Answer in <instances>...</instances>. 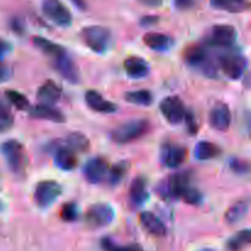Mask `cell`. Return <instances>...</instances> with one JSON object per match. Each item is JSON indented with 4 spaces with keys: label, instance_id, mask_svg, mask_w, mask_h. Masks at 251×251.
Returning a JSON list of instances; mask_svg holds the SVG:
<instances>
[{
    "label": "cell",
    "instance_id": "obj_33",
    "mask_svg": "<svg viewBox=\"0 0 251 251\" xmlns=\"http://www.w3.org/2000/svg\"><path fill=\"white\" fill-rule=\"evenodd\" d=\"M5 97H6V100H9L10 104L16 107V109L26 110L29 108V102L26 98V96L17 92V91H14V90L5 91Z\"/></svg>",
    "mask_w": 251,
    "mask_h": 251
},
{
    "label": "cell",
    "instance_id": "obj_6",
    "mask_svg": "<svg viewBox=\"0 0 251 251\" xmlns=\"http://www.w3.org/2000/svg\"><path fill=\"white\" fill-rule=\"evenodd\" d=\"M42 12L49 21L59 27H69L73 22L70 10L61 2V0H43Z\"/></svg>",
    "mask_w": 251,
    "mask_h": 251
},
{
    "label": "cell",
    "instance_id": "obj_16",
    "mask_svg": "<svg viewBox=\"0 0 251 251\" xmlns=\"http://www.w3.org/2000/svg\"><path fill=\"white\" fill-rule=\"evenodd\" d=\"M85 100L88 107L97 113H103V114H110V113L117 112V104L112 103L110 100H105L100 92L95 90H90L86 92Z\"/></svg>",
    "mask_w": 251,
    "mask_h": 251
},
{
    "label": "cell",
    "instance_id": "obj_41",
    "mask_svg": "<svg viewBox=\"0 0 251 251\" xmlns=\"http://www.w3.org/2000/svg\"><path fill=\"white\" fill-rule=\"evenodd\" d=\"M159 17L158 16H144L140 21V24L145 27H150V26H153L158 22Z\"/></svg>",
    "mask_w": 251,
    "mask_h": 251
},
{
    "label": "cell",
    "instance_id": "obj_37",
    "mask_svg": "<svg viewBox=\"0 0 251 251\" xmlns=\"http://www.w3.org/2000/svg\"><path fill=\"white\" fill-rule=\"evenodd\" d=\"M229 166L232 171H234L238 174H245L249 172V164L245 161L239 158H234L229 162Z\"/></svg>",
    "mask_w": 251,
    "mask_h": 251
},
{
    "label": "cell",
    "instance_id": "obj_14",
    "mask_svg": "<svg viewBox=\"0 0 251 251\" xmlns=\"http://www.w3.org/2000/svg\"><path fill=\"white\" fill-rule=\"evenodd\" d=\"M108 163L102 157L90 159L83 167V176L90 184H100L108 176Z\"/></svg>",
    "mask_w": 251,
    "mask_h": 251
},
{
    "label": "cell",
    "instance_id": "obj_7",
    "mask_svg": "<svg viewBox=\"0 0 251 251\" xmlns=\"http://www.w3.org/2000/svg\"><path fill=\"white\" fill-rule=\"evenodd\" d=\"M115 217L113 207L108 203H95L87 210L85 215L86 225L91 228H103L109 226Z\"/></svg>",
    "mask_w": 251,
    "mask_h": 251
},
{
    "label": "cell",
    "instance_id": "obj_11",
    "mask_svg": "<svg viewBox=\"0 0 251 251\" xmlns=\"http://www.w3.org/2000/svg\"><path fill=\"white\" fill-rule=\"evenodd\" d=\"M184 59L193 68H199L207 75L212 76L216 74V69L211 68L208 61V51L202 44H194L189 47L184 53Z\"/></svg>",
    "mask_w": 251,
    "mask_h": 251
},
{
    "label": "cell",
    "instance_id": "obj_45",
    "mask_svg": "<svg viewBox=\"0 0 251 251\" xmlns=\"http://www.w3.org/2000/svg\"><path fill=\"white\" fill-rule=\"evenodd\" d=\"M200 251H216V250H213V249H210V248H205V249H201Z\"/></svg>",
    "mask_w": 251,
    "mask_h": 251
},
{
    "label": "cell",
    "instance_id": "obj_38",
    "mask_svg": "<svg viewBox=\"0 0 251 251\" xmlns=\"http://www.w3.org/2000/svg\"><path fill=\"white\" fill-rule=\"evenodd\" d=\"M184 122H185L186 124V127H188L189 132L190 134H196L198 132V123H196V119H195V115L193 114L191 112H188L186 110V114H185V118H184Z\"/></svg>",
    "mask_w": 251,
    "mask_h": 251
},
{
    "label": "cell",
    "instance_id": "obj_4",
    "mask_svg": "<svg viewBox=\"0 0 251 251\" xmlns=\"http://www.w3.org/2000/svg\"><path fill=\"white\" fill-rule=\"evenodd\" d=\"M190 186V174L188 172L176 173L164 179L157 186V193L164 200L180 199L181 193Z\"/></svg>",
    "mask_w": 251,
    "mask_h": 251
},
{
    "label": "cell",
    "instance_id": "obj_31",
    "mask_svg": "<svg viewBox=\"0 0 251 251\" xmlns=\"http://www.w3.org/2000/svg\"><path fill=\"white\" fill-rule=\"evenodd\" d=\"M14 126V115L6 103L0 100V134H5Z\"/></svg>",
    "mask_w": 251,
    "mask_h": 251
},
{
    "label": "cell",
    "instance_id": "obj_9",
    "mask_svg": "<svg viewBox=\"0 0 251 251\" xmlns=\"http://www.w3.org/2000/svg\"><path fill=\"white\" fill-rule=\"evenodd\" d=\"M159 110L164 119L172 125H179L184 122L186 109L183 100L176 96H168L159 104Z\"/></svg>",
    "mask_w": 251,
    "mask_h": 251
},
{
    "label": "cell",
    "instance_id": "obj_23",
    "mask_svg": "<svg viewBox=\"0 0 251 251\" xmlns=\"http://www.w3.org/2000/svg\"><path fill=\"white\" fill-rule=\"evenodd\" d=\"M54 163L61 171H73L77 166V158L73 150L65 146H59L54 153Z\"/></svg>",
    "mask_w": 251,
    "mask_h": 251
},
{
    "label": "cell",
    "instance_id": "obj_2",
    "mask_svg": "<svg viewBox=\"0 0 251 251\" xmlns=\"http://www.w3.org/2000/svg\"><path fill=\"white\" fill-rule=\"evenodd\" d=\"M1 152L7 167L15 176H24L27 168V153L21 142L7 140L1 145Z\"/></svg>",
    "mask_w": 251,
    "mask_h": 251
},
{
    "label": "cell",
    "instance_id": "obj_25",
    "mask_svg": "<svg viewBox=\"0 0 251 251\" xmlns=\"http://www.w3.org/2000/svg\"><path fill=\"white\" fill-rule=\"evenodd\" d=\"M32 42H33L34 46H36L44 55L48 56L49 59L55 58L56 55H59V54H61L63 51L66 50L64 47L60 46V44L55 43V42L50 41V39H47L41 36H34L33 38H32Z\"/></svg>",
    "mask_w": 251,
    "mask_h": 251
},
{
    "label": "cell",
    "instance_id": "obj_17",
    "mask_svg": "<svg viewBox=\"0 0 251 251\" xmlns=\"http://www.w3.org/2000/svg\"><path fill=\"white\" fill-rule=\"evenodd\" d=\"M124 69L126 75L130 78L140 80V78L146 77L150 74V65L144 58L141 56H129L124 61Z\"/></svg>",
    "mask_w": 251,
    "mask_h": 251
},
{
    "label": "cell",
    "instance_id": "obj_5",
    "mask_svg": "<svg viewBox=\"0 0 251 251\" xmlns=\"http://www.w3.org/2000/svg\"><path fill=\"white\" fill-rule=\"evenodd\" d=\"M63 188L55 180L39 181L34 188L33 200L39 208H48L60 198Z\"/></svg>",
    "mask_w": 251,
    "mask_h": 251
},
{
    "label": "cell",
    "instance_id": "obj_18",
    "mask_svg": "<svg viewBox=\"0 0 251 251\" xmlns=\"http://www.w3.org/2000/svg\"><path fill=\"white\" fill-rule=\"evenodd\" d=\"M150 195L147 191L146 180L141 176L134 179L129 189V202L134 208H139L149 200Z\"/></svg>",
    "mask_w": 251,
    "mask_h": 251
},
{
    "label": "cell",
    "instance_id": "obj_40",
    "mask_svg": "<svg viewBox=\"0 0 251 251\" xmlns=\"http://www.w3.org/2000/svg\"><path fill=\"white\" fill-rule=\"evenodd\" d=\"M195 0H174V6L178 10H188L194 6Z\"/></svg>",
    "mask_w": 251,
    "mask_h": 251
},
{
    "label": "cell",
    "instance_id": "obj_46",
    "mask_svg": "<svg viewBox=\"0 0 251 251\" xmlns=\"http://www.w3.org/2000/svg\"><path fill=\"white\" fill-rule=\"evenodd\" d=\"M0 210H1V202H0Z\"/></svg>",
    "mask_w": 251,
    "mask_h": 251
},
{
    "label": "cell",
    "instance_id": "obj_24",
    "mask_svg": "<svg viewBox=\"0 0 251 251\" xmlns=\"http://www.w3.org/2000/svg\"><path fill=\"white\" fill-rule=\"evenodd\" d=\"M210 5L220 11L240 14L250 9L249 0H210Z\"/></svg>",
    "mask_w": 251,
    "mask_h": 251
},
{
    "label": "cell",
    "instance_id": "obj_15",
    "mask_svg": "<svg viewBox=\"0 0 251 251\" xmlns=\"http://www.w3.org/2000/svg\"><path fill=\"white\" fill-rule=\"evenodd\" d=\"M208 122L211 127L218 131H227L232 123V113L226 103L218 102L211 108Z\"/></svg>",
    "mask_w": 251,
    "mask_h": 251
},
{
    "label": "cell",
    "instance_id": "obj_8",
    "mask_svg": "<svg viewBox=\"0 0 251 251\" xmlns=\"http://www.w3.org/2000/svg\"><path fill=\"white\" fill-rule=\"evenodd\" d=\"M237 41V31L230 25H215L206 37V43L217 48H229Z\"/></svg>",
    "mask_w": 251,
    "mask_h": 251
},
{
    "label": "cell",
    "instance_id": "obj_44",
    "mask_svg": "<svg viewBox=\"0 0 251 251\" xmlns=\"http://www.w3.org/2000/svg\"><path fill=\"white\" fill-rule=\"evenodd\" d=\"M78 10H86L87 9V0H70Z\"/></svg>",
    "mask_w": 251,
    "mask_h": 251
},
{
    "label": "cell",
    "instance_id": "obj_13",
    "mask_svg": "<svg viewBox=\"0 0 251 251\" xmlns=\"http://www.w3.org/2000/svg\"><path fill=\"white\" fill-rule=\"evenodd\" d=\"M161 162L167 168H178L185 162L188 150L173 142H166L161 147Z\"/></svg>",
    "mask_w": 251,
    "mask_h": 251
},
{
    "label": "cell",
    "instance_id": "obj_39",
    "mask_svg": "<svg viewBox=\"0 0 251 251\" xmlns=\"http://www.w3.org/2000/svg\"><path fill=\"white\" fill-rule=\"evenodd\" d=\"M11 50V46H10L9 42L4 41V39L0 38V64L2 63L5 58H6L7 54Z\"/></svg>",
    "mask_w": 251,
    "mask_h": 251
},
{
    "label": "cell",
    "instance_id": "obj_43",
    "mask_svg": "<svg viewBox=\"0 0 251 251\" xmlns=\"http://www.w3.org/2000/svg\"><path fill=\"white\" fill-rule=\"evenodd\" d=\"M139 1L150 7H158L163 4V0H139Z\"/></svg>",
    "mask_w": 251,
    "mask_h": 251
},
{
    "label": "cell",
    "instance_id": "obj_42",
    "mask_svg": "<svg viewBox=\"0 0 251 251\" xmlns=\"http://www.w3.org/2000/svg\"><path fill=\"white\" fill-rule=\"evenodd\" d=\"M10 76H11V70H10L9 68H6V66L0 64V83L9 80Z\"/></svg>",
    "mask_w": 251,
    "mask_h": 251
},
{
    "label": "cell",
    "instance_id": "obj_10",
    "mask_svg": "<svg viewBox=\"0 0 251 251\" xmlns=\"http://www.w3.org/2000/svg\"><path fill=\"white\" fill-rule=\"evenodd\" d=\"M53 68L60 74L63 78H65L70 83H78L80 82V70L75 61L73 60L68 51H63L61 54L56 55L55 58L50 59Z\"/></svg>",
    "mask_w": 251,
    "mask_h": 251
},
{
    "label": "cell",
    "instance_id": "obj_27",
    "mask_svg": "<svg viewBox=\"0 0 251 251\" xmlns=\"http://www.w3.org/2000/svg\"><path fill=\"white\" fill-rule=\"evenodd\" d=\"M194 153L199 161H210L220 156L221 149L210 141H200L196 144Z\"/></svg>",
    "mask_w": 251,
    "mask_h": 251
},
{
    "label": "cell",
    "instance_id": "obj_20",
    "mask_svg": "<svg viewBox=\"0 0 251 251\" xmlns=\"http://www.w3.org/2000/svg\"><path fill=\"white\" fill-rule=\"evenodd\" d=\"M139 220L142 228H144L146 232H149L150 234L154 235V237H164V235H166V226H164V223L162 222L154 213L145 211V212L140 213Z\"/></svg>",
    "mask_w": 251,
    "mask_h": 251
},
{
    "label": "cell",
    "instance_id": "obj_26",
    "mask_svg": "<svg viewBox=\"0 0 251 251\" xmlns=\"http://www.w3.org/2000/svg\"><path fill=\"white\" fill-rule=\"evenodd\" d=\"M248 212H249V201H238L228 208L225 215V220L228 225H237L240 221L244 220Z\"/></svg>",
    "mask_w": 251,
    "mask_h": 251
},
{
    "label": "cell",
    "instance_id": "obj_29",
    "mask_svg": "<svg viewBox=\"0 0 251 251\" xmlns=\"http://www.w3.org/2000/svg\"><path fill=\"white\" fill-rule=\"evenodd\" d=\"M124 98L131 104L142 105V107H149L153 102V96L149 90L129 91V92L125 93Z\"/></svg>",
    "mask_w": 251,
    "mask_h": 251
},
{
    "label": "cell",
    "instance_id": "obj_34",
    "mask_svg": "<svg viewBox=\"0 0 251 251\" xmlns=\"http://www.w3.org/2000/svg\"><path fill=\"white\" fill-rule=\"evenodd\" d=\"M102 249L104 251H144L139 244H130V245H118L113 242L109 238H103L102 242Z\"/></svg>",
    "mask_w": 251,
    "mask_h": 251
},
{
    "label": "cell",
    "instance_id": "obj_21",
    "mask_svg": "<svg viewBox=\"0 0 251 251\" xmlns=\"http://www.w3.org/2000/svg\"><path fill=\"white\" fill-rule=\"evenodd\" d=\"M29 115L37 119L48 120V122L53 123H64L66 120L65 115L56 109L53 105H46V104H38L34 107L28 108Z\"/></svg>",
    "mask_w": 251,
    "mask_h": 251
},
{
    "label": "cell",
    "instance_id": "obj_22",
    "mask_svg": "<svg viewBox=\"0 0 251 251\" xmlns=\"http://www.w3.org/2000/svg\"><path fill=\"white\" fill-rule=\"evenodd\" d=\"M142 41H144V43L150 49H152L154 51H159V53L168 51L174 43L172 37H169L168 34L159 33V32H150V33H146L144 36V38H142Z\"/></svg>",
    "mask_w": 251,
    "mask_h": 251
},
{
    "label": "cell",
    "instance_id": "obj_12",
    "mask_svg": "<svg viewBox=\"0 0 251 251\" xmlns=\"http://www.w3.org/2000/svg\"><path fill=\"white\" fill-rule=\"evenodd\" d=\"M222 73L230 80H239L247 69V59L237 53L223 54L220 59Z\"/></svg>",
    "mask_w": 251,
    "mask_h": 251
},
{
    "label": "cell",
    "instance_id": "obj_36",
    "mask_svg": "<svg viewBox=\"0 0 251 251\" xmlns=\"http://www.w3.org/2000/svg\"><path fill=\"white\" fill-rule=\"evenodd\" d=\"M61 220L65 222H75L78 218V210L75 203H65L60 210Z\"/></svg>",
    "mask_w": 251,
    "mask_h": 251
},
{
    "label": "cell",
    "instance_id": "obj_32",
    "mask_svg": "<svg viewBox=\"0 0 251 251\" xmlns=\"http://www.w3.org/2000/svg\"><path fill=\"white\" fill-rule=\"evenodd\" d=\"M127 168H129V166H127V163H125V162L115 164V166L108 172V176H107L108 181H109L110 185L112 186L119 185V184L123 181V179L125 178V174H126Z\"/></svg>",
    "mask_w": 251,
    "mask_h": 251
},
{
    "label": "cell",
    "instance_id": "obj_19",
    "mask_svg": "<svg viewBox=\"0 0 251 251\" xmlns=\"http://www.w3.org/2000/svg\"><path fill=\"white\" fill-rule=\"evenodd\" d=\"M61 93H63V90L55 81L47 80L39 87L38 92H37V98H38L41 104L53 105L60 100Z\"/></svg>",
    "mask_w": 251,
    "mask_h": 251
},
{
    "label": "cell",
    "instance_id": "obj_30",
    "mask_svg": "<svg viewBox=\"0 0 251 251\" xmlns=\"http://www.w3.org/2000/svg\"><path fill=\"white\" fill-rule=\"evenodd\" d=\"M251 242V232L250 229H243L238 232L237 234L229 238L227 242V249L229 251H242L247 248Z\"/></svg>",
    "mask_w": 251,
    "mask_h": 251
},
{
    "label": "cell",
    "instance_id": "obj_1",
    "mask_svg": "<svg viewBox=\"0 0 251 251\" xmlns=\"http://www.w3.org/2000/svg\"><path fill=\"white\" fill-rule=\"evenodd\" d=\"M151 124L146 119H132L115 127L110 132V137L119 145H126L141 139L149 132Z\"/></svg>",
    "mask_w": 251,
    "mask_h": 251
},
{
    "label": "cell",
    "instance_id": "obj_35",
    "mask_svg": "<svg viewBox=\"0 0 251 251\" xmlns=\"http://www.w3.org/2000/svg\"><path fill=\"white\" fill-rule=\"evenodd\" d=\"M180 199H183V200L185 201L186 203H189V205L196 206L199 205V203H201V201H202V194H201L198 189L190 185L181 193Z\"/></svg>",
    "mask_w": 251,
    "mask_h": 251
},
{
    "label": "cell",
    "instance_id": "obj_28",
    "mask_svg": "<svg viewBox=\"0 0 251 251\" xmlns=\"http://www.w3.org/2000/svg\"><path fill=\"white\" fill-rule=\"evenodd\" d=\"M64 144H65L64 146L73 150V151L86 152L90 149V141H88L87 136L82 132H71V134H69L64 139Z\"/></svg>",
    "mask_w": 251,
    "mask_h": 251
},
{
    "label": "cell",
    "instance_id": "obj_3",
    "mask_svg": "<svg viewBox=\"0 0 251 251\" xmlns=\"http://www.w3.org/2000/svg\"><path fill=\"white\" fill-rule=\"evenodd\" d=\"M83 43L92 51L103 54L108 50L112 43V33L107 27L103 26H87L83 27L80 32Z\"/></svg>",
    "mask_w": 251,
    "mask_h": 251
}]
</instances>
